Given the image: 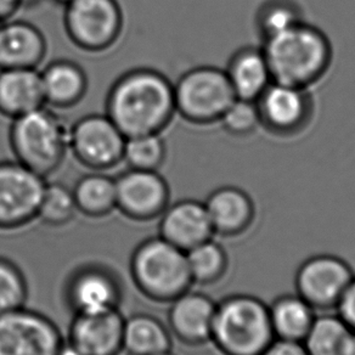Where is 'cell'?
<instances>
[{"label": "cell", "mask_w": 355, "mask_h": 355, "mask_svg": "<svg viewBox=\"0 0 355 355\" xmlns=\"http://www.w3.org/2000/svg\"><path fill=\"white\" fill-rule=\"evenodd\" d=\"M54 3L56 4H60V6H66L67 4H69L71 1H73V0H53Z\"/></svg>", "instance_id": "74e56055"}, {"label": "cell", "mask_w": 355, "mask_h": 355, "mask_svg": "<svg viewBox=\"0 0 355 355\" xmlns=\"http://www.w3.org/2000/svg\"><path fill=\"white\" fill-rule=\"evenodd\" d=\"M64 338L53 320L26 306L0 314V355H58Z\"/></svg>", "instance_id": "30bf717a"}, {"label": "cell", "mask_w": 355, "mask_h": 355, "mask_svg": "<svg viewBox=\"0 0 355 355\" xmlns=\"http://www.w3.org/2000/svg\"><path fill=\"white\" fill-rule=\"evenodd\" d=\"M158 232V236L184 252L211 240L214 235L205 203L191 198L168 205L159 217Z\"/></svg>", "instance_id": "9a60e30c"}, {"label": "cell", "mask_w": 355, "mask_h": 355, "mask_svg": "<svg viewBox=\"0 0 355 355\" xmlns=\"http://www.w3.org/2000/svg\"><path fill=\"white\" fill-rule=\"evenodd\" d=\"M64 28L79 50L101 54L119 43L123 10L119 0H73L64 6Z\"/></svg>", "instance_id": "52a82bcc"}, {"label": "cell", "mask_w": 355, "mask_h": 355, "mask_svg": "<svg viewBox=\"0 0 355 355\" xmlns=\"http://www.w3.org/2000/svg\"><path fill=\"white\" fill-rule=\"evenodd\" d=\"M20 10V0H0V24L10 20Z\"/></svg>", "instance_id": "e575fe53"}, {"label": "cell", "mask_w": 355, "mask_h": 355, "mask_svg": "<svg viewBox=\"0 0 355 355\" xmlns=\"http://www.w3.org/2000/svg\"><path fill=\"white\" fill-rule=\"evenodd\" d=\"M261 355H308L302 343L275 340Z\"/></svg>", "instance_id": "836d02e7"}, {"label": "cell", "mask_w": 355, "mask_h": 355, "mask_svg": "<svg viewBox=\"0 0 355 355\" xmlns=\"http://www.w3.org/2000/svg\"><path fill=\"white\" fill-rule=\"evenodd\" d=\"M76 214L77 207L72 189L46 182L37 219L49 227H64L73 220Z\"/></svg>", "instance_id": "f546056e"}, {"label": "cell", "mask_w": 355, "mask_h": 355, "mask_svg": "<svg viewBox=\"0 0 355 355\" xmlns=\"http://www.w3.org/2000/svg\"><path fill=\"white\" fill-rule=\"evenodd\" d=\"M219 122L234 137L250 135L261 125L256 101L236 98L225 110Z\"/></svg>", "instance_id": "1f68e13d"}, {"label": "cell", "mask_w": 355, "mask_h": 355, "mask_svg": "<svg viewBox=\"0 0 355 355\" xmlns=\"http://www.w3.org/2000/svg\"><path fill=\"white\" fill-rule=\"evenodd\" d=\"M337 314L355 332V275L336 308Z\"/></svg>", "instance_id": "d6a6232c"}, {"label": "cell", "mask_w": 355, "mask_h": 355, "mask_svg": "<svg viewBox=\"0 0 355 355\" xmlns=\"http://www.w3.org/2000/svg\"><path fill=\"white\" fill-rule=\"evenodd\" d=\"M58 355H83L77 348H74L73 345L69 342H64V345H61Z\"/></svg>", "instance_id": "d590c367"}, {"label": "cell", "mask_w": 355, "mask_h": 355, "mask_svg": "<svg viewBox=\"0 0 355 355\" xmlns=\"http://www.w3.org/2000/svg\"><path fill=\"white\" fill-rule=\"evenodd\" d=\"M45 106L38 69H0V114L15 119Z\"/></svg>", "instance_id": "44dd1931"}, {"label": "cell", "mask_w": 355, "mask_h": 355, "mask_svg": "<svg viewBox=\"0 0 355 355\" xmlns=\"http://www.w3.org/2000/svg\"><path fill=\"white\" fill-rule=\"evenodd\" d=\"M189 270L193 284L211 286L225 277L229 257L225 248L213 239L187 252Z\"/></svg>", "instance_id": "4316f807"}, {"label": "cell", "mask_w": 355, "mask_h": 355, "mask_svg": "<svg viewBox=\"0 0 355 355\" xmlns=\"http://www.w3.org/2000/svg\"><path fill=\"white\" fill-rule=\"evenodd\" d=\"M214 235L241 236L256 219V206L251 196L236 187H222L209 193L205 201Z\"/></svg>", "instance_id": "d6986e66"}, {"label": "cell", "mask_w": 355, "mask_h": 355, "mask_svg": "<svg viewBox=\"0 0 355 355\" xmlns=\"http://www.w3.org/2000/svg\"><path fill=\"white\" fill-rule=\"evenodd\" d=\"M40 72L45 106L50 109H72L87 95L88 76L72 60H54Z\"/></svg>", "instance_id": "ffe728a7"}, {"label": "cell", "mask_w": 355, "mask_h": 355, "mask_svg": "<svg viewBox=\"0 0 355 355\" xmlns=\"http://www.w3.org/2000/svg\"><path fill=\"white\" fill-rule=\"evenodd\" d=\"M275 340L268 304L236 293L218 302L211 342L222 355H261Z\"/></svg>", "instance_id": "277c9868"}, {"label": "cell", "mask_w": 355, "mask_h": 355, "mask_svg": "<svg viewBox=\"0 0 355 355\" xmlns=\"http://www.w3.org/2000/svg\"><path fill=\"white\" fill-rule=\"evenodd\" d=\"M345 355H355V332L352 334L348 345H347V349H345Z\"/></svg>", "instance_id": "8d00e7d4"}, {"label": "cell", "mask_w": 355, "mask_h": 355, "mask_svg": "<svg viewBox=\"0 0 355 355\" xmlns=\"http://www.w3.org/2000/svg\"><path fill=\"white\" fill-rule=\"evenodd\" d=\"M224 71L239 99L256 101L272 82L264 51L256 46H245L235 51Z\"/></svg>", "instance_id": "7402d4cb"}, {"label": "cell", "mask_w": 355, "mask_h": 355, "mask_svg": "<svg viewBox=\"0 0 355 355\" xmlns=\"http://www.w3.org/2000/svg\"><path fill=\"white\" fill-rule=\"evenodd\" d=\"M354 275L348 261L340 257L315 254L297 269L296 293L316 311H336Z\"/></svg>", "instance_id": "8fae6325"}, {"label": "cell", "mask_w": 355, "mask_h": 355, "mask_svg": "<svg viewBox=\"0 0 355 355\" xmlns=\"http://www.w3.org/2000/svg\"><path fill=\"white\" fill-rule=\"evenodd\" d=\"M175 111L184 121L196 125L216 123L236 99L224 69L198 66L185 71L175 83Z\"/></svg>", "instance_id": "8992f818"}, {"label": "cell", "mask_w": 355, "mask_h": 355, "mask_svg": "<svg viewBox=\"0 0 355 355\" xmlns=\"http://www.w3.org/2000/svg\"><path fill=\"white\" fill-rule=\"evenodd\" d=\"M125 139L107 114H85L69 127V151L89 171L107 172L123 162Z\"/></svg>", "instance_id": "ba28073f"}, {"label": "cell", "mask_w": 355, "mask_h": 355, "mask_svg": "<svg viewBox=\"0 0 355 355\" xmlns=\"http://www.w3.org/2000/svg\"><path fill=\"white\" fill-rule=\"evenodd\" d=\"M216 306L217 302L207 295L189 290L171 302L168 329L183 345H206L211 342Z\"/></svg>", "instance_id": "2e32d148"}, {"label": "cell", "mask_w": 355, "mask_h": 355, "mask_svg": "<svg viewBox=\"0 0 355 355\" xmlns=\"http://www.w3.org/2000/svg\"><path fill=\"white\" fill-rule=\"evenodd\" d=\"M121 298L119 282L105 266H82L69 277L66 285V300L74 315H94L116 311Z\"/></svg>", "instance_id": "5bb4252c"}, {"label": "cell", "mask_w": 355, "mask_h": 355, "mask_svg": "<svg viewBox=\"0 0 355 355\" xmlns=\"http://www.w3.org/2000/svg\"><path fill=\"white\" fill-rule=\"evenodd\" d=\"M352 334L337 313L326 311L316 315L302 345L308 355H345Z\"/></svg>", "instance_id": "484cf974"}, {"label": "cell", "mask_w": 355, "mask_h": 355, "mask_svg": "<svg viewBox=\"0 0 355 355\" xmlns=\"http://www.w3.org/2000/svg\"><path fill=\"white\" fill-rule=\"evenodd\" d=\"M48 53L44 33L28 21L0 24V69H38Z\"/></svg>", "instance_id": "ac0fdd59"}, {"label": "cell", "mask_w": 355, "mask_h": 355, "mask_svg": "<svg viewBox=\"0 0 355 355\" xmlns=\"http://www.w3.org/2000/svg\"><path fill=\"white\" fill-rule=\"evenodd\" d=\"M167 158L162 134H146L125 139L123 162L130 169L159 171Z\"/></svg>", "instance_id": "83f0119b"}, {"label": "cell", "mask_w": 355, "mask_h": 355, "mask_svg": "<svg viewBox=\"0 0 355 355\" xmlns=\"http://www.w3.org/2000/svg\"><path fill=\"white\" fill-rule=\"evenodd\" d=\"M158 355H174V354H173L172 352H167V353H162V354H158Z\"/></svg>", "instance_id": "f35d334b"}, {"label": "cell", "mask_w": 355, "mask_h": 355, "mask_svg": "<svg viewBox=\"0 0 355 355\" xmlns=\"http://www.w3.org/2000/svg\"><path fill=\"white\" fill-rule=\"evenodd\" d=\"M261 125L279 137L301 133L313 116L308 89L272 82L256 100Z\"/></svg>", "instance_id": "4fadbf2b"}, {"label": "cell", "mask_w": 355, "mask_h": 355, "mask_svg": "<svg viewBox=\"0 0 355 355\" xmlns=\"http://www.w3.org/2000/svg\"><path fill=\"white\" fill-rule=\"evenodd\" d=\"M129 268L140 293L157 303H171L193 285L187 252L162 237H151L138 245Z\"/></svg>", "instance_id": "5b68a950"}, {"label": "cell", "mask_w": 355, "mask_h": 355, "mask_svg": "<svg viewBox=\"0 0 355 355\" xmlns=\"http://www.w3.org/2000/svg\"><path fill=\"white\" fill-rule=\"evenodd\" d=\"M27 296L24 272L14 261L0 257V314L25 306Z\"/></svg>", "instance_id": "4dcf8cb0"}, {"label": "cell", "mask_w": 355, "mask_h": 355, "mask_svg": "<svg viewBox=\"0 0 355 355\" xmlns=\"http://www.w3.org/2000/svg\"><path fill=\"white\" fill-rule=\"evenodd\" d=\"M275 340L302 343L315 320L316 311L297 293L277 297L268 304Z\"/></svg>", "instance_id": "603a6c76"}, {"label": "cell", "mask_w": 355, "mask_h": 355, "mask_svg": "<svg viewBox=\"0 0 355 355\" xmlns=\"http://www.w3.org/2000/svg\"><path fill=\"white\" fill-rule=\"evenodd\" d=\"M69 127L48 106L12 119L9 144L14 159L48 179L59 171L69 153Z\"/></svg>", "instance_id": "3957f363"}, {"label": "cell", "mask_w": 355, "mask_h": 355, "mask_svg": "<svg viewBox=\"0 0 355 355\" xmlns=\"http://www.w3.org/2000/svg\"><path fill=\"white\" fill-rule=\"evenodd\" d=\"M300 6L292 0H266L257 12V30L261 40L272 38L303 22Z\"/></svg>", "instance_id": "f1b7e54d"}, {"label": "cell", "mask_w": 355, "mask_h": 355, "mask_svg": "<svg viewBox=\"0 0 355 355\" xmlns=\"http://www.w3.org/2000/svg\"><path fill=\"white\" fill-rule=\"evenodd\" d=\"M46 179L24 164L0 161V230H17L38 217Z\"/></svg>", "instance_id": "9c48e42d"}, {"label": "cell", "mask_w": 355, "mask_h": 355, "mask_svg": "<svg viewBox=\"0 0 355 355\" xmlns=\"http://www.w3.org/2000/svg\"><path fill=\"white\" fill-rule=\"evenodd\" d=\"M77 212L89 218H104L116 211V182L106 172L90 171L72 189Z\"/></svg>", "instance_id": "d4e9b609"}, {"label": "cell", "mask_w": 355, "mask_h": 355, "mask_svg": "<svg viewBox=\"0 0 355 355\" xmlns=\"http://www.w3.org/2000/svg\"><path fill=\"white\" fill-rule=\"evenodd\" d=\"M261 49L270 69L272 82L309 88L329 71L332 46L318 27L301 22L263 40Z\"/></svg>", "instance_id": "7a4b0ae2"}, {"label": "cell", "mask_w": 355, "mask_h": 355, "mask_svg": "<svg viewBox=\"0 0 355 355\" xmlns=\"http://www.w3.org/2000/svg\"><path fill=\"white\" fill-rule=\"evenodd\" d=\"M124 318L119 309L94 315H74L69 343L83 355H119L123 352Z\"/></svg>", "instance_id": "e0dca14e"}, {"label": "cell", "mask_w": 355, "mask_h": 355, "mask_svg": "<svg viewBox=\"0 0 355 355\" xmlns=\"http://www.w3.org/2000/svg\"><path fill=\"white\" fill-rule=\"evenodd\" d=\"M172 334L162 321L150 314L124 319L123 352L128 355H158L172 352Z\"/></svg>", "instance_id": "cb8c5ba5"}, {"label": "cell", "mask_w": 355, "mask_h": 355, "mask_svg": "<svg viewBox=\"0 0 355 355\" xmlns=\"http://www.w3.org/2000/svg\"><path fill=\"white\" fill-rule=\"evenodd\" d=\"M116 209L135 222L161 217L171 203V189L158 171L130 169L114 178Z\"/></svg>", "instance_id": "7c38bea8"}, {"label": "cell", "mask_w": 355, "mask_h": 355, "mask_svg": "<svg viewBox=\"0 0 355 355\" xmlns=\"http://www.w3.org/2000/svg\"><path fill=\"white\" fill-rule=\"evenodd\" d=\"M105 114L125 138L162 134L177 116L173 83L158 69H128L111 84Z\"/></svg>", "instance_id": "6da1fadb"}]
</instances>
